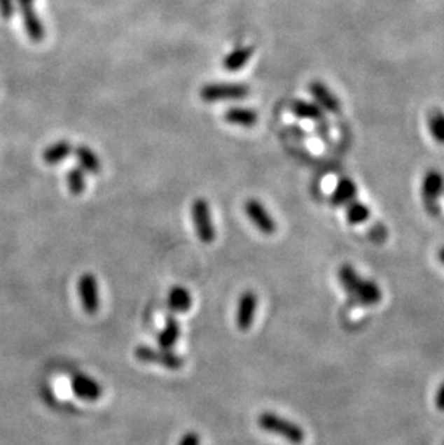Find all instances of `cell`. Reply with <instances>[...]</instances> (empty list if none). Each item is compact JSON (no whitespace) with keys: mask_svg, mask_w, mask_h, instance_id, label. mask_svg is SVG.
I'll return each mask as SVG.
<instances>
[{"mask_svg":"<svg viewBox=\"0 0 444 445\" xmlns=\"http://www.w3.org/2000/svg\"><path fill=\"white\" fill-rule=\"evenodd\" d=\"M358 193V188L351 178H342L336 183V188L331 196V202L335 206H347L354 201Z\"/></svg>","mask_w":444,"mask_h":445,"instance_id":"14","label":"cell"},{"mask_svg":"<svg viewBox=\"0 0 444 445\" xmlns=\"http://www.w3.org/2000/svg\"><path fill=\"white\" fill-rule=\"evenodd\" d=\"M444 192V176L437 169H430L424 173L422 181V199L424 208L431 215L438 213V201Z\"/></svg>","mask_w":444,"mask_h":445,"instance_id":"5","label":"cell"},{"mask_svg":"<svg viewBox=\"0 0 444 445\" xmlns=\"http://www.w3.org/2000/svg\"><path fill=\"white\" fill-rule=\"evenodd\" d=\"M16 12V0H0V16L9 20Z\"/></svg>","mask_w":444,"mask_h":445,"instance_id":"24","label":"cell"},{"mask_svg":"<svg viewBox=\"0 0 444 445\" xmlns=\"http://www.w3.org/2000/svg\"><path fill=\"white\" fill-rule=\"evenodd\" d=\"M257 424L263 431L280 437L294 445L302 444L306 438V432L300 425L275 412H263L257 419Z\"/></svg>","mask_w":444,"mask_h":445,"instance_id":"2","label":"cell"},{"mask_svg":"<svg viewBox=\"0 0 444 445\" xmlns=\"http://www.w3.org/2000/svg\"><path fill=\"white\" fill-rule=\"evenodd\" d=\"M427 127L433 140L444 146V111H433L427 118Z\"/></svg>","mask_w":444,"mask_h":445,"instance_id":"23","label":"cell"},{"mask_svg":"<svg viewBox=\"0 0 444 445\" xmlns=\"http://www.w3.org/2000/svg\"><path fill=\"white\" fill-rule=\"evenodd\" d=\"M250 95V87L240 83H211L201 88L200 97L205 103L244 100Z\"/></svg>","mask_w":444,"mask_h":445,"instance_id":"3","label":"cell"},{"mask_svg":"<svg viewBox=\"0 0 444 445\" xmlns=\"http://www.w3.org/2000/svg\"><path fill=\"white\" fill-rule=\"evenodd\" d=\"M309 92L313 97L314 103L324 111L332 114H338L340 111L339 98L331 91V88L326 84L320 81H313L309 84Z\"/></svg>","mask_w":444,"mask_h":445,"instance_id":"11","label":"cell"},{"mask_svg":"<svg viewBox=\"0 0 444 445\" xmlns=\"http://www.w3.org/2000/svg\"><path fill=\"white\" fill-rule=\"evenodd\" d=\"M443 445H444V444H443Z\"/></svg>","mask_w":444,"mask_h":445,"instance_id":"29","label":"cell"},{"mask_svg":"<svg viewBox=\"0 0 444 445\" xmlns=\"http://www.w3.org/2000/svg\"><path fill=\"white\" fill-rule=\"evenodd\" d=\"M71 153H72V144L67 140H60L45 148L42 153V159L46 164L54 166L64 162Z\"/></svg>","mask_w":444,"mask_h":445,"instance_id":"20","label":"cell"},{"mask_svg":"<svg viewBox=\"0 0 444 445\" xmlns=\"http://www.w3.org/2000/svg\"><path fill=\"white\" fill-rule=\"evenodd\" d=\"M78 297L83 306V310L88 316H94L100 310V288H98V281L94 274L85 273L78 278L77 283Z\"/></svg>","mask_w":444,"mask_h":445,"instance_id":"7","label":"cell"},{"mask_svg":"<svg viewBox=\"0 0 444 445\" xmlns=\"http://www.w3.org/2000/svg\"><path fill=\"white\" fill-rule=\"evenodd\" d=\"M291 113L302 120H312V121H322L325 117V111L320 108L314 101H305V100H294L290 104Z\"/></svg>","mask_w":444,"mask_h":445,"instance_id":"19","label":"cell"},{"mask_svg":"<svg viewBox=\"0 0 444 445\" xmlns=\"http://www.w3.org/2000/svg\"><path fill=\"white\" fill-rule=\"evenodd\" d=\"M178 445H201V437L196 434L195 431H189L183 434Z\"/></svg>","mask_w":444,"mask_h":445,"instance_id":"25","label":"cell"},{"mask_svg":"<svg viewBox=\"0 0 444 445\" xmlns=\"http://www.w3.org/2000/svg\"><path fill=\"white\" fill-rule=\"evenodd\" d=\"M254 54V49L251 46H240L235 48L234 51H231L224 61H222V65L228 71V72H237L241 71L249 61L251 59Z\"/></svg>","mask_w":444,"mask_h":445,"instance_id":"18","label":"cell"},{"mask_svg":"<svg viewBox=\"0 0 444 445\" xmlns=\"http://www.w3.org/2000/svg\"><path fill=\"white\" fill-rule=\"evenodd\" d=\"M167 307L174 313H188L192 307V295L188 288L175 285L169 290Z\"/></svg>","mask_w":444,"mask_h":445,"instance_id":"15","label":"cell"},{"mask_svg":"<svg viewBox=\"0 0 444 445\" xmlns=\"http://www.w3.org/2000/svg\"><path fill=\"white\" fill-rule=\"evenodd\" d=\"M434 405L438 411L444 412V382L438 386L437 392H436V397H434Z\"/></svg>","mask_w":444,"mask_h":445,"instance_id":"26","label":"cell"},{"mask_svg":"<svg viewBox=\"0 0 444 445\" xmlns=\"http://www.w3.org/2000/svg\"><path fill=\"white\" fill-rule=\"evenodd\" d=\"M245 213L253 222V225L264 235H273L277 231L276 220L271 213L265 209V206L257 199H249L244 205Z\"/></svg>","mask_w":444,"mask_h":445,"instance_id":"9","label":"cell"},{"mask_svg":"<svg viewBox=\"0 0 444 445\" xmlns=\"http://www.w3.org/2000/svg\"><path fill=\"white\" fill-rule=\"evenodd\" d=\"M74 155L77 157L78 166L90 175H100L102 171V162L98 156L85 144H80L74 150Z\"/></svg>","mask_w":444,"mask_h":445,"instance_id":"16","label":"cell"},{"mask_svg":"<svg viewBox=\"0 0 444 445\" xmlns=\"http://www.w3.org/2000/svg\"><path fill=\"white\" fill-rule=\"evenodd\" d=\"M190 216L195 227V232L204 243H212L216 238L215 225L212 220V212L211 206L204 197H198L195 199L190 208Z\"/></svg>","mask_w":444,"mask_h":445,"instance_id":"4","label":"cell"},{"mask_svg":"<svg viewBox=\"0 0 444 445\" xmlns=\"http://www.w3.org/2000/svg\"><path fill=\"white\" fill-rule=\"evenodd\" d=\"M71 389L77 398L87 402L98 401L103 397V392H104L100 382L85 374H77L72 376Z\"/></svg>","mask_w":444,"mask_h":445,"instance_id":"10","label":"cell"},{"mask_svg":"<svg viewBox=\"0 0 444 445\" xmlns=\"http://www.w3.org/2000/svg\"><path fill=\"white\" fill-rule=\"evenodd\" d=\"M18 6H34L35 0H16Z\"/></svg>","mask_w":444,"mask_h":445,"instance_id":"27","label":"cell"},{"mask_svg":"<svg viewBox=\"0 0 444 445\" xmlns=\"http://www.w3.org/2000/svg\"><path fill=\"white\" fill-rule=\"evenodd\" d=\"M369 216H371V211L363 202L354 199L347 205V219L351 225H361Z\"/></svg>","mask_w":444,"mask_h":445,"instance_id":"22","label":"cell"},{"mask_svg":"<svg viewBox=\"0 0 444 445\" xmlns=\"http://www.w3.org/2000/svg\"><path fill=\"white\" fill-rule=\"evenodd\" d=\"M338 274L343 290L351 295V299L363 306H375L381 302L382 291L380 285L374 280L361 277L352 265H340Z\"/></svg>","mask_w":444,"mask_h":445,"instance_id":"1","label":"cell"},{"mask_svg":"<svg viewBox=\"0 0 444 445\" xmlns=\"http://www.w3.org/2000/svg\"><path fill=\"white\" fill-rule=\"evenodd\" d=\"M181 337V325L179 321L169 316L166 318V325L163 326V329L160 330L159 336H158V343L160 349H166V351H172V348H175V344L178 343Z\"/></svg>","mask_w":444,"mask_h":445,"instance_id":"17","label":"cell"},{"mask_svg":"<svg viewBox=\"0 0 444 445\" xmlns=\"http://www.w3.org/2000/svg\"><path fill=\"white\" fill-rule=\"evenodd\" d=\"M19 10L25 31H27L29 39L34 42H41L45 38V28L34 6H19Z\"/></svg>","mask_w":444,"mask_h":445,"instance_id":"12","label":"cell"},{"mask_svg":"<svg viewBox=\"0 0 444 445\" xmlns=\"http://www.w3.org/2000/svg\"><path fill=\"white\" fill-rule=\"evenodd\" d=\"M257 307H258V295L253 290H245L244 292H241L238 306H237V314H235V323L240 330L247 332L253 326Z\"/></svg>","mask_w":444,"mask_h":445,"instance_id":"8","label":"cell"},{"mask_svg":"<svg viewBox=\"0 0 444 445\" xmlns=\"http://www.w3.org/2000/svg\"><path fill=\"white\" fill-rule=\"evenodd\" d=\"M437 257H438V260H440V262L444 265V246H441V248L438 250V253H437Z\"/></svg>","mask_w":444,"mask_h":445,"instance_id":"28","label":"cell"},{"mask_svg":"<svg viewBox=\"0 0 444 445\" xmlns=\"http://www.w3.org/2000/svg\"><path fill=\"white\" fill-rule=\"evenodd\" d=\"M67 186L69 192L76 196H80L84 193L87 188V179H85V171L80 167H71L67 173Z\"/></svg>","mask_w":444,"mask_h":445,"instance_id":"21","label":"cell"},{"mask_svg":"<svg viewBox=\"0 0 444 445\" xmlns=\"http://www.w3.org/2000/svg\"><path fill=\"white\" fill-rule=\"evenodd\" d=\"M134 358L141 363L159 365L169 370H179L183 367L185 360L172 351L153 349L149 346H137L134 349Z\"/></svg>","mask_w":444,"mask_h":445,"instance_id":"6","label":"cell"},{"mask_svg":"<svg viewBox=\"0 0 444 445\" xmlns=\"http://www.w3.org/2000/svg\"><path fill=\"white\" fill-rule=\"evenodd\" d=\"M224 120L230 125L250 129L257 125L258 114L257 111L247 107H231L224 113Z\"/></svg>","mask_w":444,"mask_h":445,"instance_id":"13","label":"cell"}]
</instances>
